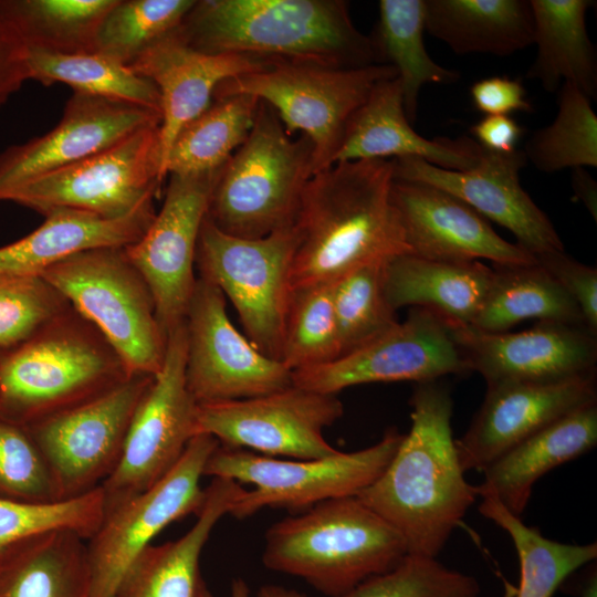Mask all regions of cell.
Masks as SVG:
<instances>
[{
    "mask_svg": "<svg viewBox=\"0 0 597 597\" xmlns=\"http://www.w3.org/2000/svg\"><path fill=\"white\" fill-rule=\"evenodd\" d=\"M220 169L170 174L161 208L142 238L125 247L153 292L166 335L186 317L197 280L198 238Z\"/></svg>",
    "mask_w": 597,
    "mask_h": 597,
    "instance_id": "ac0fdd59",
    "label": "cell"
},
{
    "mask_svg": "<svg viewBox=\"0 0 597 597\" xmlns=\"http://www.w3.org/2000/svg\"><path fill=\"white\" fill-rule=\"evenodd\" d=\"M258 104L259 100L248 94L213 98L176 136L166 159V176L220 169L247 139Z\"/></svg>",
    "mask_w": 597,
    "mask_h": 597,
    "instance_id": "d590c367",
    "label": "cell"
},
{
    "mask_svg": "<svg viewBox=\"0 0 597 597\" xmlns=\"http://www.w3.org/2000/svg\"><path fill=\"white\" fill-rule=\"evenodd\" d=\"M396 76L387 64L341 69L273 60L261 71L223 81L213 98L248 94L268 103L289 135L310 138L316 174L333 165L349 119L373 87Z\"/></svg>",
    "mask_w": 597,
    "mask_h": 597,
    "instance_id": "ba28073f",
    "label": "cell"
},
{
    "mask_svg": "<svg viewBox=\"0 0 597 597\" xmlns=\"http://www.w3.org/2000/svg\"><path fill=\"white\" fill-rule=\"evenodd\" d=\"M296 241L294 226L244 239L224 233L206 216L196 251L199 277L230 300L248 339L280 362Z\"/></svg>",
    "mask_w": 597,
    "mask_h": 597,
    "instance_id": "30bf717a",
    "label": "cell"
},
{
    "mask_svg": "<svg viewBox=\"0 0 597 597\" xmlns=\"http://www.w3.org/2000/svg\"><path fill=\"white\" fill-rule=\"evenodd\" d=\"M314 175V147L292 139L277 113L259 101L244 143L221 167L207 217L227 234L258 239L294 226L304 188Z\"/></svg>",
    "mask_w": 597,
    "mask_h": 597,
    "instance_id": "8992f818",
    "label": "cell"
},
{
    "mask_svg": "<svg viewBox=\"0 0 597 597\" xmlns=\"http://www.w3.org/2000/svg\"><path fill=\"white\" fill-rule=\"evenodd\" d=\"M195 0H117L104 18L96 52L129 65L145 49L176 30Z\"/></svg>",
    "mask_w": 597,
    "mask_h": 597,
    "instance_id": "7bdbcfd3",
    "label": "cell"
},
{
    "mask_svg": "<svg viewBox=\"0 0 597 597\" xmlns=\"http://www.w3.org/2000/svg\"><path fill=\"white\" fill-rule=\"evenodd\" d=\"M41 275L102 333L132 375L155 377L161 370L167 335L153 292L125 247L77 252Z\"/></svg>",
    "mask_w": 597,
    "mask_h": 597,
    "instance_id": "52a82bcc",
    "label": "cell"
},
{
    "mask_svg": "<svg viewBox=\"0 0 597 597\" xmlns=\"http://www.w3.org/2000/svg\"><path fill=\"white\" fill-rule=\"evenodd\" d=\"M480 513L505 531L520 562L516 597H553L577 569L597 557V544H565L549 540L521 516L512 514L492 494L481 493Z\"/></svg>",
    "mask_w": 597,
    "mask_h": 597,
    "instance_id": "8d00e7d4",
    "label": "cell"
},
{
    "mask_svg": "<svg viewBox=\"0 0 597 597\" xmlns=\"http://www.w3.org/2000/svg\"><path fill=\"white\" fill-rule=\"evenodd\" d=\"M102 333L72 306L0 353V419L25 427L129 378Z\"/></svg>",
    "mask_w": 597,
    "mask_h": 597,
    "instance_id": "5b68a950",
    "label": "cell"
},
{
    "mask_svg": "<svg viewBox=\"0 0 597 597\" xmlns=\"http://www.w3.org/2000/svg\"><path fill=\"white\" fill-rule=\"evenodd\" d=\"M28 80V46L14 27L0 15V108Z\"/></svg>",
    "mask_w": 597,
    "mask_h": 597,
    "instance_id": "681fc988",
    "label": "cell"
},
{
    "mask_svg": "<svg viewBox=\"0 0 597 597\" xmlns=\"http://www.w3.org/2000/svg\"><path fill=\"white\" fill-rule=\"evenodd\" d=\"M156 214L154 205L121 219L76 210H53L23 238L0 247V274H40L77 252L127 247L145 233Z\"/></svg>",
    "mask_w": 597,
    "mask_h": 597,
    "instance_id": "f1b7e54d",
    "label": "cell"
},
{
    "mask_svg": "<svg viewBox=\"0 0 597 597\" xmlns=\"http://www.w3.org/2000/svg\"><path fill=\"white\" fill-rule=\"evenodd\" d=\"M572 189L575 198L588 210L593 219L597 220V184L585 168L572 169Z\"/></svg>",
    "mask_w": 597,
    "mask_h": 597,
    "instance_id": "816d5d0a",
    "label": "cell"
},
{
    "mask_svg": "<svg viewBox=\"0 0 597 597\" xmlns=\"http://www.w3.org/2000/svg\"><path fill=\"white\" fill-rule=\"evenodd\" d=\"M332 283L293 287L285 318L281 362L296 371L341 356Z\"/></svg>",
    "mask_w": 597,
    "mask_h": 597,
    "instance_id": "ab89813d",
    "label": "cell"
},
{
    "mask_svg": "<svg viewBox=\"0 0 597 597\" xmlns=\"http://www.w3.org/2000/svg\"><path fill=\"white\" fill-rule=\"evenodd\" d=\"M391 160L336 163L306 184L294 228L291 286L333 283L375 262L408 254L392 202Z\"/></svg>",
    "mask_w": 597,
    "mask_h": 597,
    "instance_id": "7a4b0ae2",
    "label": "cell"
},
{
    "mask_svg": "<svg viewBox=\"0 0 597 597\" xmlns=\"http://www.w3.org/2000/svg\"><path fill=\"white\" fill-rule=\"evenodd\" d=\"M392 202L408 254L440 261L489 260L527 264L535 256L501 238L490 222L459 198L427 184L395 179Z\"/></svg>",
    "mask_w": 597,
    "mask_h": 597,
    "instance_id": "603a6c76",
    "label": "cell"
},
{
    "mask_svg": "<svg viewBox=\"0 0 597 597\" xmlns=\"http://www.w3.org/2000/svg\"><path fill=\"white\" fill-rule=\"evenodd\" d=\"M470 95L473 106L485 115L533 112L523 84L507 76L495 75L479 80L470 87Z\"/></svg>",
    "mask_w": 597,
    "mask_h": 597,
    "instance_id": "c3c4849f",
    "label": "cell"
},
{
    "mask_svg": "<svg viewBox=\"0 0 597 597\" xmlns=\"http://www.w3.org/2000/svg\"><path fill=\"white\" fill-rule=\"evenodd\" d=\"M408 554L400 534L357 496L332 499L284 517L265 533L262 562L339 597L397 566Z\"/></svg>",
    "mask_w": 597,
    "mask_h": 597,
    "instance_id": "277c9868",
    "label": "cell"
},
{
    "mask_svg": "<svg viewBox=\"0 0 597 597\" xmlns=\"http://www.w3.org/2000/svg\"><path fill=\"white\" fill-rule=\"evenodd\" d=\"M385 262L366 264L332 283L341 356L369 344L398 323L384 292Z\"/></svg>",
    "mask_w": 597,
    "mask_h": 597,
    "instance_id": "60d3db41",
    "label": "cell"
},
{
    "mask_svg": "<svg viewBox=\"0 0 597 597\" xmlns=\"http://www.w3.org/2000/svg\"><path fill=\"white\" fill-rule=\"evenodd\" d=\"M186 350L184 321L168 333L163 368L134 413L117 467L100 486L104 514L161 480L198 434V402L186 384Z\"/></svg>",
    "mask_w": 597,
    "mask_h": 597,
    "instance_id": "7c38bea8",
    "label": "cell"
},
{
    "mask_svg": "<svg viewBox=\"0 0 597 597\" xmlns=\"http://www.w3.org/2000/svg\"><path fill=\"white\" fill-rule=\"evenodd\" d=\"M273 59L250 54H209L191 48L177 29L145 49L128 66L150 80L160 93L161 166L178 133L212 103L226 80L256 72Z\"/></svg>",
    "mask_w": 597,
    "mask_h": 597,
    "instance_id": "cb8c5ba5",
    "label": "cell"
},
{
    "mask_svg": "<svg viewBox=\"0 0 597 597\" xmlns=\"http://www.w3.org/2000/svg\"><path fill=\"white\" fill-rule=\"evenodd\" d=\"M411 427L384 472L356 496L402 537L408 554L437 557L478 496L464 479L451 418L450 388L418 383Z\"/></svg>",
    "mask_w": 597,
    "mask_h": 597,
    "instance_id": "6da1fadb",
    "label": "cell"
},
{
    "mask_svg": "<svg viewBox=\"0 0 597 597\" xmlns=\"http://www.w3.org/2000/svg\"><path fill=\"white\" fill-rule=\"evenodd\" d=\"M493 276L480 261H440L399 254L384 264L385 296L392 310L427 308L450 326L471 325Z\"/></svg>",
    "mask_w": 597,
    "mask_h": 597,
    "instance_id": "83f0119b",
    "label": "cell"
},
{
    "mask_svg": "<svg viewBox=\"0 0 597 597\" xmlns=\"http://www.w3.org/2000/svg\"><path fill=\"white\" fill-rule=\"evenodd\" d=\"M70 306L40 274H0V353L25 342Z\"/></svg>",
    "mask_w": 597,
    "mask_h": 597,
    "instance_id": "ee69618b",
    "label": "cell"
},
{
    "mask_svg": "<svg viewBox=\"0 0 597 597\" xmlns=\"http://www.w3.org/2000/svg\"><path fill=\"white\" fill-rule=\"evenodd\" d=\"M161 113L74 92L55 127L0 154V201L23 185L104 150L135 132L160 125Z\"/></svg>",
    "mask_w": 597,
    "mask_h": 597,
    "instance_id": "ffe728a7",
    "label": "cell"
},
{
    "mask_svg": "<svg viewBox=\"0 0 597 597\" xmlns=\"http://www.w3.org/2000/svg\"><path fill=\"white\" fill-rule=\"evenodd\" d=\"M258 597H313V596L306 595L294 588H289V587L276 585V584H265L260 587L258 591Z\"/></svg>",
    "mask_w": 597,
    "mask_h": 597,
    "instance_id": "f5cc1de1",
    "label": "cell"
},
{
    "mask_svg": "<svg viewBox=\"0 0 597 597\" xmlns=\"http://www.w3.org/2000/svg\"><path fill=\"white\" fill-rule=\"evenodd\" d=\"M535 259L575 301L586 328L597 335V269L575 260L564 250Z\"/></svg>",
    "mask_w": 597,
    "mask_h": 597,
    "instance_id": "7dc6e473",
    "label": "cell"
},
{
    "mask_svg": "<svg viewBox=\"0 0 597 597\" xmlns=\"http://www.w3.org/2000/svg\"><path fill=\"white\" fill-rule=\"evenodd\" d=\"M492 270L489 291L469 326L502 333L525 320H538L586 327L575 301L536 261L492 264Z\"/></svg>",
    "mask_w": 597,
    "mask_h": 597,
    "instance_id": "d6a6232c",
    "label": "cell"
},
{
    "mask_svg": "<svg viewBox=\"0 0 597 597\" xmlns=\"http://www.w3.org/2000/svg\"><path fill=\"white\" fill-rule=\"evenodd\" d=\"M470 368L450 325L433 312L411 307L404 322L333 362L292 371L293 384L324 394L370 383L439 380Z\"/></svg>",
    "mask_w": 597,
    "mask_h": 597,
    "instance_id": "e0dca14e",
    "label": "cell"
},
{
    "mask_svg": "<svg viewBox=\"0 0 597 597\" xmlns=\"http://www.w3.org/2000/svg\"><path fill=\"white\" fill-rule=\"evenodd\" d=\"M579 593L580 597H597V574L595 568L585 579Z\"/></svg>",
    "mask_w": 597,
    "mask_h": 597,
    "instance_id": "db71d44e",
    "label": "cell"
},
{
    "mask_svg": "<svg viewBox=\"0 0 597 597\" xmlns=\"http://www.w3.org/2000/svg\"><path fill=\"white\" fill-rule=\"evenodd\" d=\"M159 127L142 128L104 150L39 177L6 201L43 216L67 209L111 220L153 206L166 180Z\"/></svg>",
    "mask_w": 597,
    "mask_h": 597,
    "instance_id": "8fae6325",
    "label": "cell"
},
{
    "mask_svg": "<svg viewBox=\"0 0 597 597\" xmlns=\"http://www.w3.org/2000/svg\"><path fill=\"white\" fill-rule=\"evenodd\" d=\"M557 102L554 121L527 139L523 149L527 161L546 174L597 167V115L591 101L574 84L563 83Z\"/></svg>",
    "mask_w": 597,
    "mask_h": 597,
    "instance_id": "f35d334b",
    "label": "cell"
},
{
    "mask_svg": "<svg viewBox=\"0 0 597 597\" xmlns=\"http://www.w3.org/2000/svg\"><path fill=\"white\" fill-rule=\"evenodd\" d=\"M596 443L597 400L557 419L484 468L478 496L492 494L512 514L521 516L537 480Z\"/></svg>",
    "mask_w": 597,
    "mask_h": 597,
    "instance_id": "4316f807",
    "label": "cell"
},
{
    "mask_svg": "<svg viewBox=\"0 0 597 597\" xmlns=\"http://www.w3.org/2000/svg\"><path fill=\"white\" fill-rule=\"evenodd\" d=\"M343 413L337 395L293 384L253 398L198 404L197 429L222 446L268 457L322 459L339 451L327 442L324 430Z\"/></svg>",
    "mask_w": 597,
    "mask_h": 597,
    "instance_id": "9a60e30c",
    "label": "cell"
},
{
    "mask_svg": "<svg viewBox=\"0 0 597 597\" xmlns=\"http://www.w3.org/2000/svg\"><path fill=\"white\" fill-rule=\"evenodd\" d=\"M195 524L179 538L150 544L130 564L113 597H214L200 567L202 549L222 516L243 489L238 482L212 478Z\"/></svg>",
    "mask_w": 597,
    "mask_h": 597,
    "instance_id": "484cf974",
    "label": "cell"
},
{
    "mask_svg": "<svg viewBox=\"0 0 597 597\" xmlns=\"http://www.w3.org/2000/svg\"><path fill=\"white\" fill-rule=\"evenodd\" d=\"M153 376L132 375L85 402L25 426L60 500L101 486L117 467L134 413Z\"/></svg>",
    "mask_w": 597,
    "mask_h": 597,
    "instance_id": "4fadbf2b",
    "label": "cell"
},
{
    "mask_svg": "<svg viewBox=\"0 0 597 597\" xmlns=\"http://www.w3.org/2000/svg\"><path fill=\"white\" fill-rule=\"evenodd\" d=\"M104 519L101 488L83 495L52 502L20 501L0 496V557L32 537L70 531L87 541Z\"/></svg>",
    "mask_w": 597,
    "mask_h": 597,
    "instance_id": "b9f144b4",
    "label": "cell"
},
{
    "mask_svg": "<svg viewBox=\"0 0 597 597\" xmlns=\"http://www.w3.org/2000/svg\"><path fill=\"white\" fill-rule=\"evenodd\" d=\"M185 325L186 384L198 404L253 398L293 385L292 371L233 326L223 293L199 276Z\"/></svg>",
    "mask_w": 597,
    "mask_h": 597,
    "instance_id": "2e32d148",
    "label": "cell"
},
{
    "mask_svg": "<svg viewBox=\"0 0 597 597\" xmlns=\"http://www.w3.org/2000/svg\"><path fill=\"white\" fill-rule=\"evenodd\" d=\"M536 55L526 77L553 93L562 83L590 101L597 94V55L586 27L590 0H531Z\"/></svg>",
    "mask_w": 597,
    "mask_h": 597,
    "instance_id": "4dcf8cb0",
    "label": "cell"
},
{
    "mask_svg": "<svg viewBox=\"0 0 597 597\" xmlns=\"http://www.w3.org/2000/svg\"><path fill=\"white\" fill-rule=\"evenodd\" d=\"M371 41L377 64L396 70L407 119H417L420 90L428 83L453 84L460 74L438 64L425 46V0H380Z\"/></svg>",
    "mask_w": 597,
    "mask_h": 597,
    "instance_id": "836d02e7",
    "label": "cell"
},
{
    "mask_svg": "<svg viewBox=\"0 0 597 597\" xmlns=\"http://www.w3.org/2000/svg\"><path fill=\"white\" fill-rule=\"evenodd\" d=\"M475 577L448 568L434 557L407 554L390 570L339 597H479Z\"/></svg>",
    "mask_w": 597,
    "mask_h": 597,
    "instance_id": "f6af8a7d",
    "label": "cell"
},
{
    "mask_svg": "<svg viewBox=\"0 0 597 597\" xmlns=\"http://www.w3.org/2000/svg\"><path fill=\"white\" fill-rule=\"evenodd\" d=\"M193 49L341 69L377 64L343 0H200L177 28Z\"/></svg>",
    "mask_w": 597,
    "mask_h": 597,
    "instance_id": "3957f363",
    "label": "cell"
},
{
    "mask_svg": "<svg viewBox=\"0 0 597 597\" xmlns=\"http://www.w3.org/2000/svg\"><path fill=\"white\" fill-rule=\"evenodd\" d=\"M391 163L395 179L427 184L459 198L512 232L516 244L532 255L564 250L554 224L521 186L520 171L527 163L523 150L502 154L481 147L476 164L461 171L419 158Z\"/></svg>",
    "mask_w": 597,
    "mask_h": 597,
    "instance_id": "d6986e66",
    "label": "cell"
},
{
    "mask_svg": "<svg viewBox=\"0 0 597 597\" xmlns=\"http://www.w3.org/2000/svg\"><path fill=\"white\" fill-rule=\"evenodd\" d=\"M230 597H250V588L248 583L238 577L231 583Z\"/></svg>",
    "mask_w": 597,
    "mask_h": 597,
    "instance_id": "11a10c76",
    "label": "cell"
},
{
    "mask_svg": "<svg viewBox=\"0 0 597 597\" xmlns=\"http://www.w3.org/2000/svg\"><path fill=\"white\" fill-rule=\"evenodd\" d=\"M216 438L196 434L176 465L156 484L104 514L86 541L91 597H113L137 556L167 525L197 514L206 499L200 486Z\"/></svg>",
    "mask_w": 597,
    "mask_h": 597,
    "instance_id": "5bb4252c",
    "label": "cell"
},
{
    "mask_svg": "<svg viewBox=\"0 0 597 597\" xmlns=\"http://www.w3.org/2000/svg\"><path fill=\"white\" fill-rule=\"evenodd\" d=\"M425 27L457 54L507 56L534 43L526 0H425Z\"/></svg>",
    "mask_w": 597,
    "mask_h": 597,
    "instance_id": "f546056e",
    "label": "cell"
},
{
    "mask_svg": "<svg viewBox=\"0 0 597 597\" xmlns=\"http://www.w3.org/2000/svg\"><path fill=\"white\" fill-rule=\"evenodd\" d=\"M0 496L31 502L59 501L38 447L24 427L0 419Z\"/></svg>",
    "mask_w": 597,
    "mask_h": 597,
    "instance_id": "bcb514c9",
    "label": "cell"
},
{
    "mask_svg": "<svg viewBox=\"0 0 597 597\" xmlns=\"http://www.w3.org/2000/svg\"><path fill=\"white\" fill-rule=\"evenodd\" d=\"M0 597H91L86 541L54 531L0 557Z\"/></svg>",
    "mask_w": 597,
    "mask_h": 597,
    "instance_id": "1f68e13d",
    "label": "cell"
},
{
    "mask_svg": "<svg viewBox=\"0 0 597 597\" xmlns=\"http://www.w3.org/2000/svg\"><path fill=\"white\" fill-rule=\"evenodd\" d=\"M28 63L30 80L44 86L63 83L74 92L124 101L160 112V93L150 80L100 52L62 54L28 48Z\"/></svg>",
    "mask_w": 597,
    "mask_h": 597,
    "instance_id": "74e56055",
    "label": "cell"
},
{
    "mask_svg": "<svg viewBox=\"0 0 597 597\" xmlns=\"http://www.w3.org/2000/svg\"><path fill=\"white\" fill-rule=\"evenodd\" d=\"M470 371L486 386L547 383L597 373V335L584 326L537 322L517 333H488L472 326H450Z\"/></svg>",
    "mask_w": 597,
    "mask_h": 597,
    "instance_id": "44dd1931",
    "label": "cell"
},
{
    "mask_svg": "<svg viewBox=\"0 0 597 597\" xmlns=\"http://www.w3.org/2000/svg\"><path fill=\"white\" fill-rule=\"evenodd\" d=\"M481 147L469 137L428 139L407 119L399 78L378 82L345 130L334 164L356 160L419 158L449 170H468Z\"/></svg>",
    "mask_w": 597,
    "mask_h": 597,
    "instance_id": "d4e9b609",
    "label": "cell"
},
{
    "mask_svg": "<svg viewBox=\"0 0 597 597\" xmlns=\"http://www.w3.org/2000/svg\"><path fill=\"white\" fill-rule=\"evenodd\" d=\"M117 0H0V15L25 45L48 52H96L101 24Z\"/></svg>",
    "mask_w": 597,
    "mask_h": 597,
    "instance_id": "e575fe53",
    "label": "cell"
},
{
    "mask_svg": "<svg viewBox=\"0 0 597 597\" xmlns=\"http://www.w3.org/2000/svg\"><path fill=\"white\" fill-rule=\"evenodd\" d=\"M475 143L494 153H512L525 129L511 115H485L470 128Z\"/></svg>",
    "mask_w": 597,
    "mask_h": 597,
    "instance_id": "f907efd6",
    "label": "cell"
},
{
    "mask_svg": "<svg viewBox=\"0 0 597 597\" xmlns=\"http://www.w3.org/2000/svg\"><path fill=\"white\" fill-rule=\"evenodd\" d=\"M402 437L391 428L368 448L311 460H280L219 443L203 475L254 485L243 491L230 511L235 519L249 517L264 507L300 513L327 500L356 496L384 472Z\"/></svg>",
    "mask_w": 597,
    "mask_h": 597,
    "instance_id": "9c48e42d",
    "label": "cell"
},
{
    "mask_svg": "<svg viewBox=\"0 0 597 597\" xmlns=\"http://www.w3.org/2000/svg\"><path fill=\"white\" fill-rule=\"evenodd\" d=\"M597 400V373L568 379L486 386L465 433L454 440L462 470L482 471L499 457L567 413Z\"/></svg>",
    "mask_w": 597,
    "mask_h": 597,
    "instance_id": "7402d4cb",
    "label": "cell"
}]
</instances>
